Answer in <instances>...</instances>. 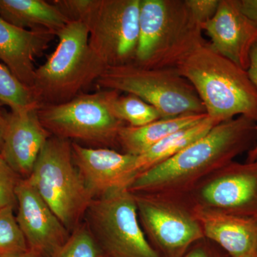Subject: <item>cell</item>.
Masks as SVG:
<instances>
[{
  "label": "cell",
  "instance_id": "obj_1",
  "mask_svg": "<svg viewBox=\"0 0 257 257\" xmlns=\"http://www.w3.org/2000/svg\"><path fill=\"white\" fill-rule=\"evenodd\" d=\"M256 136V121L245 116L219 123L175 156L139 174L128 190L183 197L208 176L251 150Z\"/></svg>",
  "mask_w": 257,
  "mask_h": 257
},
{
  "label": "cell",
  "instance_id": "obj_2",
  "mask_svg": "<svg viewBox=\"0 0 257 257\" xmlns=\"http://www.w3.org/2000/svg\"><path fill=\"white\" fill-rule=\"evenodd\" d=\"M195 89L206 114L216 122L245 116L257 121V90L247 72L207 42L175 67Z\"/></svg>",
  "mask_w": 257,
  "mask_h": 257
},
{
  "label": "cell",
  "instance_id": "obj_3",
  "mask_svg": "<svg viewBox=\"0 0 257 257\" xmlns=\"http://www.w3.org/2000/svg\"><path fill=\"white\" fill-rule=\"evenodd\" d=\"M184 0H140L139 38L134 63L175 69L206 41Z\"/></svg>",
  "mask_w": 257,
  "mask_h": 257
},
{
  "label": "cell",
  "instance_id": "obj_4",
  "mask_svg": "<svg viewBox=\"0 0 257 257\" xmlns=\"http://www.w3.org/2000/svg\"><path fill=\"white\" fill-rule=\"evenodd\" d=\"M57 36L55 50L35 70L32 90L40 105L71 100L106 68L89 47L84 22L71 20Z\"/></svg>",
  "mask_w": 257,
  "mask_h": 257
},
{
  "label": "cell",
  "instance_id": "obj_5",
  "mask_svg": "<svg viewBox=\"0 0 257 257\" xmlns=\"http://www.w3.org/2000/svg\"><path fill=\"white\" fill-rule=\"evenodd\" d=\"M27 179L67 229L94 199L74 165L72 144L64 139H48Z\"/></svg>",
  "mask_w": 257,
  "mask_h": 257
},
{
  "label": "cell",
  "instance_id": "obj_6",
  "mask_svg": "<svg viewBox=\"0 0 257 257\" xmlns=\"http://www.w3.org/2000/svg\"><path fill=\"white\" fill-rule=\"evenodd\" d=\"M94 83L104 89L138 96L154 106L162 118L206 114L194 88L175 69L123 64L106 67Z\"/></svg>",
  "mask_w": 257,
  "mask_h": 257
},
{
  "label": "cell",
  "instance_id": "obj_7",
  "mask_svg": "<svg viewBox=\"0 0 257 257\" xmlns=\"http://www.w3.org/2000/svg\"><path fill=\"white\" fill-rule=\"evenodd\" d=\"M119 92L103 89L79 94L66 102L39 106L44 127L56 138L111 145L125 123L114 112V101Z\"/></svg>",
  "mask_w": 257,
  "mask_h": 257
},
{
  "label": "cell",
  "instance_id": "obj_8",
  "mask_svg": "<svg viewBox=\"0 0 257 257\" xmlns=\"http://www.w3.org/2000/svg\"><path fill=\"white\" fill-rule=\"evenodd\" d=\"M92 234L109 257H161L147 239L135 194L119 189L93 199L88 208Z\"/></svg>",
  "mask_w": 257,
  "mask_h": 257
},
{
  "label": "cell",
  "instance_id": "obj_9",
  "mask_svg": "<svg viewBox=\"0 0 257 257\" xmlns=\"http://www.w3.org/2000/svg\"><path fill=\"white\" fill-rule=\"evenodd\" d=\"M140 0H89L78 20L87 25L89 45L104 67L134 63Z\"/></svg>",
  "mask_w": 257,
  "mask_h": 257
},
{
  "label": "cell",
  "instance_id": "obj_10",
  "mask_svg": "<svg viewBox=\"0 0 257 257\" xmlns=\"http://www.w3.org/2000/svg\"><path fill=\"white\" fill-rule=\"evenodd\" d=\"M134 194L144 232L161 257H182L204 238L192 207L182 198Z\"/></svg>",
  "mask_w": 257,
  "mask_h": 257
},
{
  "label": "cell",
  "instance_id": "obj_11",
  "mask_svg": "<svg viewBox=\"0 0 257 257\" xmlns=\"http://www.w3.org/2000/svg\"><path fill=\"white\" fill-rule=\"evenodd\" d=\"M190 207L257 218V160L232 162L181 197Z\"/></svg>",
  "mask_w": 257,
  "mask_h": 257
},
{
  "label": "cell",
  "instance_id": "obj_12",
  "mask_svg": "<svg viewBox=\"0 0 257 257\" xmlns=\"http://www.w3.org/2000/svg\"><path fill=\"white\" fill-rule=\"evenodd\" d=\"M16 198V219L28 243V252L35 257H50L68 239V229L28 179H20Z\"/></svg>",
  "mask_w": 257,
  "mask_h": 257
},
{
  "label": "cell",
  "instance_id": "obj_13",
  "mask_svg": "<svg viewBox=\"0 0 257 257\" xmlns=\"http://www.w3.org/2000/svg\"><path fill=\"white\" fill-rule=\"evenodd\" d=\"M74 165L94 199L127 189L138 175L137 156L109 148H89L72 144Z\"/></svg>",
  "mask_w": 257,
  "mask_h": 257
},
{
  "label": "cell",
  "instance_id": "obj_14",
  "mask_svg": "<svg viewBox=\"0 0 257 257\" xmlns=\"http://www.w3.org/2000/svg\"><path fill=\"white\" fill-rule=\"evenodd\" d=\"M201 27L213 50L247 70L250 52L257 42V26L241 13L237 0H219L215 15Z\"/></svg>",
  "mask_w": 257,
  "mask_h": 257
},
{
  "label": "cell",
  "instance_id": "obj_15",
  "mask_svg": "<svg viewBox=\"0 0 257 257\" xmlns=\"http://www.w3.org/2000/svg\"><path fill=\"white\" fill-rule=\"evenodd\" d=\"M38 107L11 110L5 116L0 157L25 179L32 173L40 152L50 138L39 118Z\"/></svg>",
  "mask_w": 257,
  "mask_h": 257
},
{
  "label": "cell",
  "instance_id": "obj_16",
  "mask_svg": "<svg viewBox=\"0 0 257 257\" xmlns=\"http://www.w3.org/2000/svg\"><path fill=\"white\" fill-rule=\"evenodd\" d=\"M206 239L229 257H256L257 218L191 207Z\"/></svg>",
  "mask_w": 257,
  "mask_h": 257
},
{
  "label": "cell",
  "instance_id": "obj_17",
  "mask_svg": "<svg viewBox=\"0 0 257 257\" xmlns=\"http://www.w3.org/2000/svg\"><path fill=\"white\" fill-rule=\"evenodd\" d=\"M55 34L25 30L0 18V60L16 78L32 89L35 58L48 48Z\"/></svg>",
  "mask_w": 257,
  "mask_h": 257
},
{
  "label": "cell",
  "instance_id": "obj_18",
  "mask_svg": "<svg viewBox=\"0 0 257 257\" xmlns=\"http://www.w3.org/2000/svg\"><path fill=\"white\" fill-rule=\"evenodd\" d=\"M0 18L18 28L56 36L72 20L57 5L44 0H0Z\"/></svg>",
  "mask_w": 257,
  "mask_h": 257
},
{
  "label": "cell",
  "instance_id": "obj_19",
  "mask_svg": "<svg viewBox=\"0 0 257 257\" xmlns=\"http://www.w3.org/2000/svg\"><path fill=\"white\" fill-rule=\"evenodd\" d=\"M207 116V114H187L161 118L138 127L125 125L120 130L118 144L124 153L139 156L169 135L196 124Z\"/></svg>",
  "mask_w": 257,
  "mask_h": 257
},
{
  "label": "cell",
  "instance_id": "obj_20",
  "mask_svg": "<svg viewBox=\"0 0 257 257\" xmlns=\"http://www.w3.org/2000/svg\"><path fill=\"white\" fill-rule=\"evenodd\" d=\"M217 124L219 123L207 116L199 122L169 135L150 150L137 156L136 171L138 175L175 156L207 135Z\"/></svg>",
  "mask_w": 257,
  "mask_h": 257
},
{
  "label": "cell",
  "instance_id": "obj_21",
  "mask_svg": "<svg viewBox=\"0 0 257 257\" xmlns=\"http://www.w3.org/2000/svg\"><path fill=\"white\" fill-rule=\"evenodd\" d=\"M0 103L12 111L38 107L33 92L15 77L9 69L0 62Z\"/></svg>",
  "mask_w": 257,
  "mask_h": 257
},
{
  "label": "cell",
  "instance_id": "obj_22",
  "mask_svg": "<svg viewBox=\"0 0 257 257\" xmlns=\"http://www.w3.org/2000/svg\"><path fill=\"white\" fill-rule=\"evenodd\" d=\"M113 106L117 117L128 126L138 127L162 118L154 106L133 94L120 95L119 92Z\"/></svg>",
  "mask_w": 257,
  "mask_h": 257
},
{
  "label": "cell",
  "instance_id": "obj_23",
  "mask_svg": "<svg viewBox=\"0 0 257 257\" xmlns=\"http://www.w3.org/2000/svg\"><path fill=\"white\" fill-rule=\"evenodd\" d=\"M14 208L0 209V257L28 252V243L15 216Z\"/></svg>",
  "mask_w": 257,
  "mask_h": 257
},
{
  "label": "cell",
  "instance_id": "obj_24",
  "mask_svg": "<svg viewBox=\"0 0 257 257\" xmlns=\"http://www.w3.org/2000/svg\"><path fill=\"white\" fill-rule=\"evenodd\" d=\"M103 252L92 232L84 226L77 227L68 239L50 257H101Z\"/></svg>",
  "mask_w": 257,
  "mask_h": 257
},
{
  "label": "cell",
  "instance_id": "obj_25",
  "mask_svg": "<svg viewBox=\"0 0 257 257\" xmlns=\"http://www.w3.org/2000/svg\"><path fill=\"white\" fill-rule=\"evenodd\" d=\"M20 176L0 157V209L15 207Z\"/></svg>",
  "mask_w": 257,
  "mask_h": 257
},
{
  "label": "cell",
  "instance_id": "obj_26",
  "mask_svg": "<svg viewBox=\"0 0 257 257\" xmlns=\"http://www.w3.org/2000/svg\"><path fill=\"white\" fill-rule=\"evenodd\" d=\"M184 3L193 18L202 26L215 15L219 0H184Z\"/></svg>",
  "mask_w": 257,
  "mask_h": 257
},
{
  "label": "cell",
  "instance_id": "obj_27",
  "mask_svg": "<svg viewBox=\"0 0 257 257\" xmlns=\"http://www.w3.org/2000/svg\"><path fill=\"white\" fill-rule=\"evenodd\" d=\"M216 247L215 243L204 237L194 243L182 257H226Z\"/></svg>",
  "mask_w": 257,
  "mask_h": 257
},
{
  "label": "cell",
  "instance_id": "obj_28",
  "mask_svg": "<svg viewBox=\"0 0 257 257\" xmlns=\"http://www.w3.org/2000/svg\"><path fill=\"white\" fill-rule=\"evenodd\" d=\"M241 13L257 26V0H237Z\"/></svg>",
  "mask_w": 257,
  "mask_h": 257
},
{
  "label": "cell",
  "instance_id": "obj_29",
  "mask_svg": "<svg viewBox=\"0 0 257 257\" xmlns=\"http://www.w3.org/2000/svg\"><path fill=\"white\" fill-rule=\"evenodd\" d=\"M246 72L250 80L257 90V42L250 52L249 64Z\"/></svg>",
  "mask_w": 257,
  "mask_h": 257
},
{
  "label": "cell",
  "instance_id": "obj_30",
  "mask_svg": "<svg viewBox=\"0 0 257 257\" xmlns=\"http://www.w3.org/2000/svg\"><path fill=\"white\" fill-rule=\"evenodd\" d=\"M5 124V116H3L0 111V155H1L2 147L3 143V135H4Z\"/></svg>",
  "mask_w": 257,
  "mask_h": 257
},
{
  "label": "cell",
  "instance_id": "obj_31",
  "mask_svg": "<svg viewBox=\"0 0 257 257\" xmlns=\"http://www.w3.org/2000/svg\"><path fill=\"white\" fill-rule=\"evenodd\" d=\"M257 160V143L248 151L247 162H253Z\"/></svg>",
  "mask_w": 257,
  "mask_h": 257
},
{
  "label": "cell",
  "instance_id": "obj_32",
  "mask_svg": "<svg viewBox=\"0 0 257 257\" xmlns=\"http://www.w3.org/2000/svg\"><path fill=\"white\" fill-rule=\"evenodd\" d=\"M12 257H35L32 256V254H30V253L28 252L26 253H24V254L19 255V256H12Z\"/></svg>",
  "mask_w": 257,
  "mask_h": 257
},
{
  "label": "cell",
  "instance_id": "obj_33",
  "mask_svg": "<svg viewBox=\"0 0 257 257\" xmlns=\"http://www.w3.org/2000/svg\"><path fill=\"white\" fill-rule=\"evenodd\" d=\"M101 257H109V256H106V255L104 254V253H103L102 256H101Z\"/></svg>",
  "mask_w": 257,
  "mask_h": 257
},
{
  "label": "cell",
  "instance_id": "obj_34",
  "mask_svg": "<svg viewBox=\"0 0 257 257\" xmlns=\"http://www.w3.org/2000/svg\"><path fill=\"white\" fill-rule=\"evenodd\" d=\"M256 257H257V255H256Z\"/></svg>",
  "mask_w": 257,
  "mask_h": 257
}]
</instances>
